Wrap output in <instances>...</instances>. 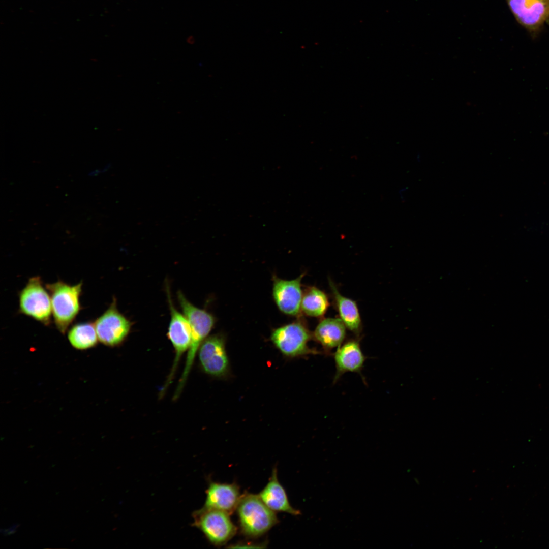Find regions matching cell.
<instances>
[{
	"mask_svg": "<svg viewBox=\"0 0 549 549\" xmlns=\"http://www.w3.org/2000/svg\"><path fill=\"white\" fill-rule=\"evenodd\" d=\"M199 360L203 371L217 378H224L230 371L224 338L220 334L207 337L198 350Z\"/></svg>",
	"mask_w": 549,
	"mask_h": 549,
	"instance_id": "30bf717a",
	"label": "cell"
},
{
	"mask_svg": "<svg viewBox=\"0 0 549 549\" xmlns=\"http://www.w3.org/2000/svg\"><path fill=\"white\" fill-rule=\"evenodd\" d=\"M313 338L307 326L300 320L273 329L270 339L284 356L289 358L305 356L319 353L310 348L308 342Z\"/></svg>",
	"mask_w": 549,
	"mask_h": 549,
	"instance_id": "277c9868",
	"label": "cell"
},
{
	"mask_svg": "<svg viewBox=\"0 0 549 549\" xmlns=\"http://www.w3.org/2000/svg\"><path fill=\"white\" fill-rule=\"evenodd\" d=\"M303 276L304 274H301L290 280L273 277L272 296L282 313L292 316L300 315L303 295L301 281Z\"/></svg>",
	"mask_w": 549,
	"mask_h": 549,
	"instance_id": "8fae6325",
	"label": "cell"
},
{
	"mask_svg": "<svg viewBox=\"0 0 549 549\" xmlns=\"http://www.w3.org/2000/svg\"><path fill=\"white\" fill-rule=\"evenodd\" d=\"M94 323L99 341L110 347L120 345L128 336L131 327V322L117 309L115 298Z\"/></svg>",
	"mask_w": 549,
	"mask_h": 549,
	"instance_id": "ba28073f",
	"label": "cell"
},
{
	"mask_svg": "<svg viewBox=\"0 0 549 549\" xmlns=\"http://www.w3.org/2000/svg\"><path fill=\"white\" fill-rule=\"evenodd\" d=\"M420 159H421V157H420V155H418L417 156V160L418 162H420Z\"/></svg>",
	"mask_w": 549,
	"mask_h": 549,
	"instance_id": "ffe728a7",
	"label": "cell"
},
{
	"mask_svg": "<svg viewBox=\"0 0 549 549\" xmlns=\"http://www.w3.org/2000/svg\"><path fill=\"white\" fill-rule=\"evenodd\" d=\"M177 298L184 314L188 319L191 329V341L188 349L183 373L176 389L174 399L181 393L192 369L194 358L200 346L212 329L215 319L207 311L191 303L180 291Z\"/></svg>",
	"mask_w": 549,
	"mask_h": 549,
	"instance_id": "6da1fadb",
	"label": "cell"
},
{
	"mask_svg": "<svg viewBox=\"0 0 549 549\" xmlns=\"http://www.w3.org/2000/svg\"><path fill=\"white\" fill-rule=\"evenodd\" d=\"M202 508L226 512L230 515L237 508L241 495L235 483H225L209 481Z\"/></svg>",
	"mask_w": 549,
	"mask_h": 549,
	"instance_id": "7c38bea8",
	"label": "cell"
},
{
	"mask_svg": "<svg viewBox=\"0 0 549 549\" xmlns=\"http://www.w3.org/2000/svg\"><path fill=\"white\" fill-rule=\"evenodd\" d=\"M258 495L263 503L274 512H286L295 516L301 514L289 503L286 491L279 481L276 468L273 469L268 483Z\"/></svg>",
	"mask_w": 549,
	"mask_h": 549,
	"instance_id": "5bb4252c",
	"label": "cell"
},
{
	"mask_svg": "<svg viewBox=\"0 0 549 549\" xmlns=\"http://www.w3.org/2000/svg\"><path fill=\"white\" fill-rule=\"evenodd\" d=\"M329 305L326 294L317 287H308L303 292L301 310L307 316L322 317L326 312Z\"/></svg>",
	"mask_w": 549,
	"mask_h": 549,
	"instance_id": "ac0fdd59",
	"label": "cell"
},
{
	"mask_svg": "<svg viewBox=\"0 0 549 549\" xmlns=\"http://www.w3.org/2000/svg\"><path fill=\"white\" fill-rule=\"evenodd\" d=\"M68 339L77 350H86L95 346L98 338L94 322H85L73 325L68 330Z\"/></svg>",
	"mask_w": 549,
	"mask_h": 549,
	"instance_id": "e0dca14e",
	"label": "cell"
},
{
	"mask_svg": "<svg viewBox=\"0 0 549 549\" xmlns=\"http://www.w3.org/2000/svg\"><path fill=\"white\" fill-rule=\"evenodd\" d=\"M265 543H238L230 545L228 548H264Z\"/></svg>",
	"mask_w": 549,
	"mask_h": 549,
	"instance_id": "d6986e66",
	"label": "cell"
},
{
	"mask_svg": "<svg viewBox=\"0 0 549 549\" xmlns=\"http://www.w3.org/2000/svg\"><path fill=\"white\" fill-rule=\"evenodd\" d=\"M19 312L45 326L51 323L50 294L41 277L30 278L19 293Z\"/></svg>",
	"mask_w": 549,
	"mask_h": 549,
	"instance_id": "8992f818",
	"label": "cell"
},
{
	"mask_svg": "<svg viewBox=\"0 0 549 549\" xmlns=\"http://www.w3.org/2000/svg\"><path fill=\"white\" fill-rule=\"evenodd\" d=\"M345 324L340 318H327L321 320L312 333L313 338L327 353L339 347L346 336Z\"/></svg>",
	"mask_w": 549,
	"mask_h": 549,
	"instance_id": "9a60e30c",
	"label": "cell"
},
{
	"mask_svg": "<svg viewBox=\"0 0 549 549\" xmlns=\"http://www.w3.org/2000/svg\"><path fill=\"white\" fill-rule=\"evenodd\" d=\"M82 282L70 285L62 281L45 285L51 298L52 315L58 330L64 334L80 312Z\"/></svg>",
	"mask_w": 549,
	"mask_h": 549,
	"instance_id": "3957f363",
	"label": "cell"
},
{
	"mask_svg": "<svg viewBox=\"0 0 549 549\" xmlns=\"http://www.w3.org/2000/svg\"><path fill=\"white\" fill-rule=\"evenodd\" d=\"M517 22L534 38L549 22V0H506Z\"/></svg>",
	"mask_w": 549,
	"mask_h": 549,
	"instance_id": "9c48e42d",
	"label": "cell"
},
{
	"mask_svg": "<svg viewBox=\"0 0 549 549\" xmlns=\"http://www.w3.org/2000/svg\"><path fill=\"white\" fill-rule=\"evenodd\" d=\"M329 285L340 318L347 328L358 336L361 331L362 324L356 302L342 295L331 280Z\"/></svg>",
	"mask_w": 549,
	"mask_h": 549,
	"instance_id": "2e32d148",
	"label": "cell"
},
{
	"mask_svg": "<svg viewBox=\"0 0 549 549\" xmlns=\"http://www.w3.org/2000/svg\"><path fill=\"white\" fill-rule=\"evenodd\" d=\"M230 515L224 511L202 507L193 513L192 526L198 529L212 545L221 546L237 533V527Z\"/></svg>",
	"mask_w": 549,
	"mask_h": 549,
	"instance_id": "5b68a950",
	"label": "cell"
},
{
	"mask_svg": "<svg viewBox=\"0 0 549 549\" xmlns=\"http://www.w3.org/2000/svg\"><path fill=\"white\" fill-rule=\"evenodd\" d=\"M236 511L241 533L248 538L263 535L279 522L276 512L269 508L258 494L242 495Z\"/></svg>",
	"mask_w": 549,
	"mask_h": 549,
	"instance_id": "7a4b0ae2",
	"label": "cell"
},
{
	"mask_svg": "<svg viewBox=\"0 0 549 549\" xmlns=\"http://www.w3.org/2000/svg\"><path fill=\"white\" fill-rule=\"evenodd\" d=\"M166 289L171 317L167 334L174 349L175 355L170 373L161 391V395L172 381L178 362L182 354L188 350L191 341V329L189 321L185 315L178 312L174 307L169 288L167 287Z\"/></svg>",
	"mask_w": 549,
	"mask_h": 549,
	"instance_id": "52a82bcc",
	"label": "cell"
},
{
	"mask_svg": "<svg viewBox=\"0 0 549 549\" xmlns=\"http://www.w3.org/2000/svg\"><path fill=\"white\" fill-rule=\"evenodd\" d=\"M336 374L333 383L347 372H355L361 374L365 356L360 348L358 340H350L338 347L334 353Z\"/></svg>",
	"mask_w": 549,
	"mask_h": 549,
	"instance_id": "4fadbf2b",
	"label": "cell"
}]
</instances>
